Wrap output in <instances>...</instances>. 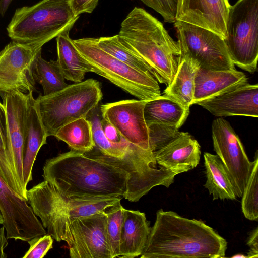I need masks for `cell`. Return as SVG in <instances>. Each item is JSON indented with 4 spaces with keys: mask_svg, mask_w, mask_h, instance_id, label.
I'll use <instances>...</instances> for the list:
<instances>
[{
    "mask_svg": "<svg viewBox=\"0 0 258 258\" xmlns=\"http://www.w3.org/2000/svg\"><path fill=\"white\" fill-rule=\"evenodd\" d=\"M42 177L61 194L76 198L124 197L128 174L71 149L47 160Z\"/></svg>",
    "mask_w": 258,
    "mask_h": 258,
    "instance_id": "cell-1",
    "label": "cell"
},
{
    "mask_svg": "<svg viewBox=\"0 0 258 258\" xmlns=\"http://www.w3.org/2000/svg\"><path fill=\"white\" fill-rule=\"evenodd\" d=\"M227 245L226 240L202 221L160 209L140 256L222 258Z\"/></svg>",
    "mask_w": 258,
    "mask_h": 258,
    "instance_id": "cell-2",
    "label": "cell"
},
{
    "mask_svg": "<svg viewBox=\"0 0 258 258\" xmlns=\"http://www.w3.org/2000/svg\"><path fill=\"white\" fill-rule=\"evenodd\" d=\"M118 36L166 86L177 69L180 49L162 23L144 9L135 7L122 22Z\"/></svg>",
    "mask_w": 258,
    "mask_h": 258,
    "instance_id": "cell-3",
    "label": "cell"
},
{
    "mask_svg": "<svg viewBox=\"0 0 258 258\" xmlns=\"http://www.w3.org/2000/svg\"><path fill=\"white\" fill-rule=\"evenodd\" d=\"M79 17L74 14L67 0H41L17 9L7 31L12 41L44 45L72 28Z\"/></svg>",
    "mask_w": 258,
    "mask_h": 258,
    "instance_id": "cell-4",
    "label": "cell"
},
{
    "mask_svg": "<svg viewBox=\"0 0 258 258\" xmlns=\"http://www.w3.org/2000/svg\"><path fill=\"white\" fill-rule=\"evenodd\" d=\"M102 96L100 83L93 79L68 85L49 95H40L35 99L47 136H54L64 125L86 118Z\"/></svg>",
    "mask_w": 258,
    "mask_h": 258,
    "instance_id": "cell-5",
    "label": "cell"
},
{
    "mask_svg": "<svg viewBox=\"0 0 258 258\" xmlns=\"http://www.w3.org/2000/svg\"><path fill=\"white\" fill-rule=\"evenodd\" d=\"M26 197L28 203L35 215L40 218L47 233L73 218L103 212L123 198L68 197L45 180L27 190Z\"/></svg>",
    "mask_w": 258,
    "mask_h": 258,
    "instance_id": "cell-6",
    "label": "cell"
},
{
    "mask_svg": "<svg viewBox=\"0 0 258 258\" xmlns=\"http://www.w3.org/2000/svg\"><path fill=\"white\" fill-rule=\"evenodd\" d=\"M81 55L95 73L139 100L149 101L161 95L159 82L150 73L137 70L102 50L96 38L73 40Z\"/></svg>",
    "mask_w": 258,
    "mask_h": 258,
    "instance_id": "cell-7",
    "label": "cell"
},
{
    "mask_svg": "<svg viewBox=\"0 0 258 258\" xmlns=\"http://www.w3.org/2000/svg\"><path fill=\"white\" fill-rule=\"evenodd\" d=\"M224 39L235 66L250 73L257 70L258 0H238L230 6Z\"/></svg>",
    "mask_w": 258,
    "mask_h": 258,
    "instance_id": "cell-8",
    "label": "cell"
},
{
    "mask_svg": "<svg viewBox=\"0 0 258 258\" xmlns=\"http://www.w3.org/2000/svg\"><path fill=\"white\" fill-rule=\"evenodd\" d=\"M65 241L71 258H112L105 211L73 218L47 233Z\"/></svg>",
    "mask_w": 258,
    "mask_h": 258,
    "instance_id": "cell-9",
    "label": "cell"
},
{
    "mask_svg": "<svg viewBox=\"0 0 258 258\" xmlns=\"http://www.w3.org/2000/svg\"><path fill=\"white\" fill-rule=\"evenodd\" d=\"M180 49L208 70L234 71L224 39L208 29L184 22L174 23Z\"/></svg>",
    "mask_w": 258,
    "mask_h": 258,
    "instance_id": "cell-10",
    "label": "cell"
},
{
    "mask_svg": "<svg viewBox=\"0 0 258 258\" xmlns=\"http://www.w3.org/2000/svg\"><path fill=\"white\" fill-rule=\"evenodd\" d=\"M43 45L12 41L0 51V95L16 91L28 94L35 90L33 68Z\"/></svg>",
    "mask_w": 258,
    "mask_h": 258,
    "instance_id": "cell-11",
    "label": "cell"
},
{
    "mask_svg": "<svg viewBox=\"0 0 258 258\" xmlns=\"http://www.w3.org/2000/svg\"><path fill=\"white\" fill-rule=\"evenodd\" d=\"M214 150L223 162L232 182L236 197H241L250 175L251 162L230 124L222 118L212 125Z\"/></svg>",
    "mask_w": 258,
    "mask_h": 258,
    "instance_id": "cell-12",
    "label": "cell"
},
{
    "mask_svg": "<svg viewBox=\"0 0 258 258\" xmlns=\"http://www.w3.org/2000/svg\"><path fill=\"white\" fill-rule=\"evenodd\" d=\"M0 212L7 239L27 242L47 234L27 201L8 185L1 173Z\"/></svg>",
    "mask_w": 258,
    "mask_h": 258,
    "instance_id": "cell-13",
    "label": "cell"
},
{
    "mask_svg": "<svg viewBox=\"0 0 258 258\" xmlns=\"http://www.w3.org/2000/svg\"><path fill=\"white\" fill-rule=\"evenodd\" d=\"M147 101L121 100L102 105L100 110L102 117L112 124L125 140L154 156L150 148L148 127L144 116Z\"/></svg>",
    "mask_w": 258,
    "mask_h": 258,
    "instance_id": "cell-14",
    "label": "cell"
},
{
    "mask_svg": "<svg viewBox=\"0 0 258 258\" xmlns=\"http://www.w3.org/2000/svg\"><path fill=\"white\" fill-rule=\"evenodd\" d=\"M1 97L6 114L7 146L10 160L17 181L26 194L23 172V150L26 133L27 94L11 91Z\"/></svg>",
    "mask_w": 258,
    "mask_h": 258,
    "instance_id": "cell-15",
    "label": "cell"
},
{
    "mask_svg": "<svg viewBox=\"0 0 258 258\" xmlns=\"http://www.w3.org/2000/svg\"><path fill=\"white\" fill-rule=\"evenodd\" d=\"M215 116H258V85L248 82L196 102Z\"/></svg>",
    "mask_w": 258,
    "mask_h": 258,
    "instance_id": "cell-16",
    "label": "cell"
},
{
    "mask_svg": "<svg viewBox=\"0 0 258 258\" xmlns=\"http://www.w3.org/2000/svg\"><path fill=\"white\" fill-rule=\"evenodd\" d=\"M230 6L228 0H178L176 20L208 29L224 39Z\"/></svg>",
    "mask_w": 258,
    "mask_h": 258,
    "instance_id": "cell-17",
    "label": "cell"
},
{
    "mask_svg": "<svg viewBox=\"0 0 258 258\" xmlns=\"http://www.w3.org/2000/svg\"><path fill=\"white\" fill-rule=\"evenodd\" d=\"M201 147L187 132H180L154 153L160 167L177 174L194 169L199 163Z\"/></svg>",
    "mask_w": 258,
    "mask_h": 258,
    "instance_id": "cell-18",
    "label": "cell"
},
{
    "mask_svg": "<svg viewBox=\"0 0 258 258\" xmlns=\"http://www.w3.org/2000/svg\"><path fill=\"white\" fill-rule=\"evenodd\" d=\"M26 133L23 150V172L27 187L32 180V169L41 147L46 143L47 135L42 124L36 99L31 91L27 94Z\"/></svg>",
    "mask_w": 258,
    "mask_h": 258,
    "instance_id": "cell-19",
    "label": "cell"
},
{
    "mask_svg": "<svg viewBox=\"0 0 258 258\" xmlns=\"http://www.w3.org/2000/svg\"><path fill=\"white\" fill-rule=\"evenodd\" d=\"M150 230V222L145 213L124 208L118 257L140 256L145 248Z\"/></svg>",
    "mask_w": 258,
    "mask_h": 258,
    "instance_id": "cell-20",
    "label": "cell"
},
{
    "mask_svg": "<svg viewBox=\"0 0 258 258\" xmlns=\"http://www.w3.org/2000/svg\"><path fill=\"white\" fill-rule=\"evenodd\" d=\"M247 82L246 75L236 70H208L199 68L195 79L193 104Z\"/></svg>",
    "mask_w": 258,
    "mask_h": 258,
    "instance_id": "cell-21",
    "label": "cell"
},
{
    "mask_svg": "<svg viewBox=\"0 0 258 258\" xmlns=\"http://www.w3.org/2000/svg\"><path fill=\"white\" fill-rule=\"evenodd\" d=\"M200 68L199 63L184 51L180 49L176 73L163 91L168 96L187 108L193 105L195 79Z\"/></svg>",
    "mask_w": 258,
    "mask_h": 258,
    "instance_id": "cell-22",
    "label": "cell"
},
{
    "mask_svg": "<svg viewBox=\"0 0 258 258\" xmlns=\"http://www.w3.org/2000/svg\"><path fill=\"white\" fill-rule=\"evenodd\" d=\"M71 29L65 30L56 37V61L64 79L78 83L82 81L86 73L93 72V69L79 53L70 37L69 33Z\"/></svg>",
    "mask_w": 258,
    "mask_h": 258,
    "instance_id": "cell-23",
    "label": "cell"
},
{
    "mask_svg": "<svg viewBox=\"0 0 258 258\" xmlns=\"http://www.w3.org/2000/svg\"><path fill=\"white\" fill-rule=\"evenodd\" d=\"M189 113V108L164 94L147 101L144 108V116L147 125L160 124L178 129L185 122Z\"/></svg>",
    "mask_w": 258,
    "mask_h": 258,
    "instance_id": "cell-24",
    "label": "cell"
},
{
    "mask_svg": "<svg viewBox=\"0 0 258 258\" xmlns=\"http://www.w3.org/2000/svg\"><path fill=\"white\" fill-rule=\"evenodd\" d=\"M204 159L207 178L204 186L213 195V200L236 199L232 182L220 158L205 152Z\"/></svg>",
    "mask_w": 258,
    "mask_h": 258,
    "instance_id": "cell-25",
    "label": "cell"
},
{
    "mask_svg": "<svg viewBox=\"0 0 258 258\" xmlns=\"http://www.w3.org/2000/svg\"><path fill=\"white\" fill-rule=\"evenodd\" d=\"M54 137L66 143L71 149L83 153L91 150L94 146L91 123L86 118L78 119L64 125Z\"/></svg>",
    "mask_w": 258,
    "mask_h": 258,
    "instance_id": "cell-26",
    "label": "cell"
},
{
    "mask_svg": "<svg viewBox=\"0 0 258 258\" xmlns=\"http://www.w3.org/2000/svg\"><path fill=\"white\" fill-rule=\"evenodd\" d=\"M33 76L35 82L42 86L44 96L56 93L68 85L56 60L47 61L42 58L41 53L35 60Z\"/></svg>",
    "mask_w": 258,
    "mask_h": 258,
    "instance_id": "cell-27",
    "label": "cell"
},
{
    "mask_svg": "<svg viewBox=\"0 0 258 258\" xmlns=\"http://www.w3.org/2000/svg\"><path fill=\"white\" fill-rule=\"evenodd\" d=\"M96 40L102 50L119 60L137 70L151 73L145 61L118 34L112 36L96 38Z\"/></svg>",
    "mask_w": 258,
    "mask_h": 258,
    "instance_id": "cell-28",
    "label": "cell"
},
{
    "mask_svg": "<svg viewBox=\"0 0 258 258\" xmlns=\"http://www.w3.org/2000/svg\"><path fill=\"white\" fill-rule=\"evenodd\" d=\"M7 127L5 107L0 102V173L8 185L27 200L26 194L17 181L11 163L7 146Z\"/></svg>",
    "mask_w": 258,
    "mask_h": 258,
    "instance_id": "cell-29",
    "label": "cell"
},
{
    "mask_svg": "<svg viewBox=\"0 0 258 258\" xmlns=\"http://www.w3.org/2000/svg\"><path fill=\"white\" fill-rule=\"evenodd\" d=\"M251 172L242 195L241 208L245 217L258 221V153L256 152Z\"/></svg>",
    "mask_w": 258,
    "mask_h": 258,
    "instance_id": "cell-30",
    "label": "cell"
},
{
    "mask_svg": "<svg viewBox=\"0 0 258 258\" xmlns=\"http://www.w3.org/2000/svg\"><path fill=\"white\" fill-rule=\"evenodd\" d=\"M124 208L118 201L105 210L106 231L112 258L118 257L119 240L123 222Z\"/></svg>",
    "mask_w": 258,
    "mask_h": 258,
    "instance_id": "cell-31",
    "label": "cell"
},
{
    "mask_svg": "<svg viewBox=\"0 0 258 258\" xmlns=\"http://www.w3.org/2000/svg\"><path fill=\"white\" fill-rule=\"evenodd\" d=\"M150 148L154 153L168 143L179 133L178 128L160 124L147 125Z\"/></svg>",
    "mask_w": 258,
    "mask_h": 258,
    "instance_id": "cell-32",
    "label": "cell"
},
{
    "mask_svg": "<svg viewBox=\"0 0 258 258\" xmlns=\"http://www.w3.org/2000/svg\"><path fill=\"white\" fill-rule=\"evenodd\" d=\"M30 245L23 258H42L52 248L53 238L50 235L45 234L35 237L27 241Z\"/></svg>",
    "mask_w": 258,
    "mask_h": 258,
    "instance_id": "cell-33",
    "label": "cell"
},
{
    "mask_svg": "<svg viewBox=\"0 0 258 258\" xmlns=\"http://www.w3.org/2000/svg\"><path fill=\"white\" fill-rule=\"evenodd\" d=\"M159 13L166 22L175 23L178 0H140Z\"/></svg>",
    "mask_w": 258,
    "mask_h": 258,
    "instance_id": "cell-34",
    "label": "cell"
},
{
    "mask_svg": "<svg viewBox=\"0 0 258 258\" xmlns=\"http://www.w3.org/2000/svg\"><path fill=\"white\" fill-rule=\"evenodd\" d=\"M101 123L104 135L111 143L120 145H133L125 140L118 130L102 117Z\"/></svg>",
    "mask_w": 258,
    "mask_h": 258,
    "instance_id": "cell-35",
    "label": "cell"
},
{
    "mask_svg": "<svg viewBox=\"0 0 258 258\" xmlns=\"http://www.w3.org/2000/svg\"><path fill=\"white\" fill-rule=\"evenodd\" d=\"M99 0H67L74 14L79 16L83 13H91L96 8Z\"/></svg>",
    "mask_w": 258,
    "mask_h": 258,
    "instance_id": "cell-36",
    "label": "cell"
},
{
    "mask_svg": "<svg viewBox=\"0 0 258 258\" xmlns=\"http://www.w3.org/2000/svg\"><path fill=\"white\" fill-rule=\"evenodd\" d=\"M247 244L250 249L246 257H258V228L253 230L248 238Z\"/></svg>",
    "mask_w": 258,
    "mask_h": 258,
    "instance_id": "cell-37",
    "label": "cell"
},
{
    "mask_svg": "<svg viewBox=\"0 0 258 258\" xmlns=\"http://www.w3.org/2000/svg\"><path fill=\"white\" fill-rule=\"evenodd\" d=\"M5 231V229L3 226L0 227V258H6L7 257L5 249L7 247L8 243Z\"/></svg>",
    "mask_w": 258,
    "mask_h": 258,
    "instance_id": "cell-38",
    "label": "cell"
},
{
    "mask_svg": "<svg viewBox=\"0 0 258 258\" xmlns=\"http://www.w3.org/2000/svg\"><path fill=\"white\" fill-rule=\"evenodd\" d=\"M13 0H0V14L4 16Z\"/></svg>",
    "mask_w": 258,
    "mask_h": 258,
    "instance_id": "cell-39",
    "label": "cell"
},
{
    "mask_svg": "<svg viewBox=\"0 0 258 258\" xmlns=\"http://www.w3.org/2000/svg\"><path fill=\"white\" fill-rule=\"evenodd\" d=\"M232 257H246V256H244L241 254H238L233 256Z\"/></svg>",
    "mask_w": 258,
    "mask_h": 258,
    "instance_id": "cell-40",
    "label": "cell"
},
{
    "mask_svg": "<svg viewBox=\"0 0 258 258\" xmlns=\"http://www.w3.org/2000/svg\"><path fill=\"white\" fill-rule=\"evenodd\" d=\"M3 222H4V220H3V216L0 212V224L3 225Z\"/></svg>",
    "mask_w": 258,
    "mask_h": 258,
    "instance_id": "cell-41",
    "label": "cell"
}]
</instances>
